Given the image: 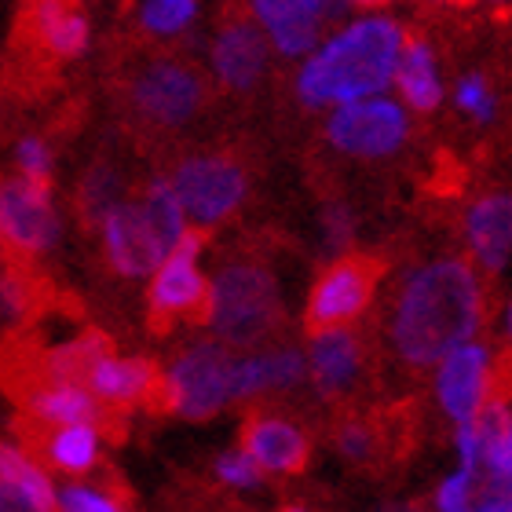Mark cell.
<instances>
[{
  "instance_id": "cell-25",
  "label": "cell",
  "mask_w": 512,
  "mask_h": 512,
  "mask_svg": "<svg viewBox=\"0 0 512 512\" xmlns=\"http://www.w3.org/2000/svg\"><path fill=\"white\" fill-rule=\"evenodd\" d=\"M110 352H114V348H110V341L103 337V333H85V337H77L74 344H66V348L48 355V363L44 366H48V377H52V381H81L85 384L88 370Z\"/></svg>"
},
{
  "instance_id": "cell-11",
  "label": "cell",
  "mask_w": 512,
  "mask_h": 512,
  "mask_svg": "<svg viewBox=\"0 0 512 512\" xmlns=\"http://www.w3.org/2000/svg\"><path fill=\"white\" fill-rule=\"evenodd\" d=\"M487 374H491V355L476 341H461L439 359V403L454 421H469L480 414L487 399Z\"/></svg>"
},
{
  "instance_id": "cell-37",
  "label": "cell",
  "mask_w": 512,
  "mask_h": 512,
  "mask_svg": "<svg viewBox=\"0 0 512 512\" xmlns=\"http://www.w3.org/2000/svg\"><path fill=\"white\" fill-rule=\"evenodd\" d=\"M322 11V19H341L344 8H348V0H315Z\"/></svg>"
},
{
  "instance_id": "cell-41",
  "label": "cell",
  "mask_w": 512,
  "mask_h": 512,
  "mask_svg": "<svg viewBox=\"0 0 512 512\" xmlns=\"http://www.w3.org/2000/svg\"><path fill=\"white\" fill-rule=\"evenodd\" d=\"M509 458H512V421H509Z\"/></svg>"
},
{
  "instance_id": "cell-9",
  "label": "cell",
  "mask_w": 512,
  "mask_h": 512,
  "mask_svg": "<svg viewBox=\"0 0 512 512\" xmlns=\"http://www.w3.org/2000/svg\"><path fill=\"white\" fill-rule=\"evenodd\" d=\"M0 235L26 253L52 249V242L59 238L52 187H37L22 176L0 183Z\"/></svg>"
},
{
  "instance_id": "cell-10",
  "label": "cell",
  "mask_w": 512,
  "mask_h": 512,
  "mask_svg": "<svg viewBox=\"0 0 512 512\" xmlns=\"http://www.w3.org/2000/svg\"><path fill=\"white\" fill-rule=\"evenodd\" d=\"M132 107L154 125H183L202 107V81L183 63H150L132 81Z\"/></svg>"
},
{
  "instance_id": "cell-16",
  "label": "cell",
  "mask_w": 512,
  "mask_h": 512,
  "mask_svg": "<svg viewBox=\"0 0 512 512\" xmlns=\"http://www.w3.org/2000/svg\"><path fill=\"white\" fill-rule=\"evenodd\" d=\"M267 63V41L264 33L249 22H231L216 33L213 44V70L227 88L246 92L256 85V77L264 74Z\"/></svg>"
},
{
  "instance_id": "cell-17",
  "label": "cell",
  "mask_w": 512,
  "mask_h": 512,
  "mask_svg": "<svg viewBox=\"0 0 512 512\" xmlns=\"http://www.w3.org/2000/svg\"><path fill=\"white\" fill-rule=\"evenodd\" d=\"M242 450L264 472H297L308 461L304 432L297 425L282 421V417H256V421H249Z\"/></svg>"
},
{
  "instance_id": "cell-34",
  "label": "cell",
  "mask_w": 512,
  "mask_h": 512,
  "mask_svg": "<svg viewBox=\"0 0 512 512\" xmlns=\"http://www.w3.org/2000/svg\"><path fill=\"white\" fill-rule=\"evenodd\" d=\"M472 509L480 512H512V472H491L476 483Z\"/></svg>"
},
{
  "instance_id": "cell-38",
  "label": "cell",
  "mask_w": 512,
  "mask_h": 512,
  "mask_svg": "<svg viewBox=\"0 0 512 512\" xmlns=\"http://www.w3.org/2000/svg\"><path fill=\"white\" fill-rule=\"evenodd\" d=\"M0 512H19V505H15V498H11V491L4 487V480H0Z\"/></svg>"
},
{
  "instance_id": "cell-29",
  "label": "cell",
  "mask_w": 512,
  "mask_h": 512,
  "mask_svg": "<svg viewBox=\"0 0 512 512\" xmlns=\"http://www.w3.org/2000/svg\"><path fill=\"white\" fill-rule=\"evenodd\" d=\"M55 509H66V512H118L125 509L118 494H107L99 491V487H85V483H74V487H66V491L55 494Z\"/></svg>"
},
{
  "instance_id": "cell-28",
  "label": "cell",
  "mask_w": 512,
  "mask_h": 512,
  "mask_svg": "<svg viewBox=\"0 0 512 512\" xmlns=\"http://www.w3.org/2000/svg\"><path fill=\"white\" fill-rule=\"evenodd\" d=\"M114 202H118V180H114L110 169L96 165L85 176V183H81V209H85L88 220H103Z\"/></svg>"
},
{
  "instance_id": "cell-27",
  "label": "cell",
  "mask_w": 512,
  "mask_h": 512,
  "mask_svg": "<svg viewBox=\"0 0 512 512\" xmlns=\"http://www.w3.org/2000/svg\"><path fill=\"white\" fill-rule=\"evenodd\" d=\"M198 15V0H147L143 4V30L169 37V33L187 30Z\"/></svg>"
},
{
  "instance_id": "cell-13",
  "label": "cell",
  "mask_w": 512,
  "mask_h": 512,
  "mask_svg": "<svg viewBox=\"0 0 512 512\" xmlns=\"http://www.w3.org/2000/svg\"><path fill=\"white\" fill-rule=\"evenodd\" d=\"M85 384L99 403H110V406L154 403V395H161L158 366L150 363V359H118L114 352L103 355L88 370Z\"/></svg>"
},
{
  "instance_id": "cell-31",
  "label": "cell",
  "mask_w": 512,
  "mask_h": 512,
  "mask_svg": "<svg viewBox=\"0 0 512 512\" xmlns=\"http://www.w3.org/2000/svg\"><path fill=\"white\" fill-rule=\"evenodd\" d=\"M260 476H264V469L249 458L246 450H231V454H224V458L216 461V480L227 483V487H235V491H253V487H260Z\"/></svg>"
},
{
  "instance_id": "cell-4",
  "label": "cell",
  "mask_w": 512,
  "mask_h": 512,
  "mask_svg": "<svg viewBox=\"0 0 512 512\" xmlns=\"http://www.w3.org/2000/svg\"><path fill=\"white\" fill-rule=\"evenodd\" d=\"M231 355L224 344H194L161 377V406L187 421H205L231 403Z\"/></svg>"
},
{
  "instance_id": "cell-15",
  "label": "cell",
  "mask_w": 512,
  "mask_h": 512,
  "mask_svg": "<svg viewBox=\"0 0 512 512\" xmlns=\"http://www.w3.org/2000/svg\"><path fill=\"white\" fill-rule=\"evenodd\" d=\"M30 33L52 59H77L88 48V15L77 0H33Z\"/></svg>"
},
{
  "instance_id": "cell-14",
  "label": "cell",
  "mask_w": 512,
  "mask_h": 512,
  "mask_svg": "<svg viewBox=\"0 0 512 512\" xmlns=\"http://www.w3.org/2000/svg\"><path fill=\"white\" fill-rule=\"evenodd\" d=\"M253 15L282 55H308L326 22L315 0H253Z\"/></svg>"
},
{
  "instance_id": "cell-1",
  "label": "cell",
  "mask_w": 512,
  "mask_h": 512,
  "mask_svg": "<svg viewBox=\"0 0 512 512\" xmlns=\"http://www.w3.org/2000/svg\"><path fill=\"white\" fill-rule=\"evenodd\" d=\"M480 282L465 260H436L406 278L395 304V348L417 366L439 363L480 330Z\"/></svg>"
},
{
  "instance_id": "cell-3",
  "label": "cell",
  "mask_w": 512,
  "mask_h": 512,
  "mask_svg": "<svg viewBox=\"0 0 512 512\" xmlns=\"http://www.w3.org/2000/svg\"><path fill=\"white\" fill-rule=\"evenodd\" d=\"M278 319V286L264 267L235 264L224 267L209 282L205 297V322L216 330V337L238 348L264 341Z\"/></svg>"
},
{
  "instance_id": "cell-21",
  "label": "cell",
  "mask_w": 512,
  "mask_h": 512,
  "mask_svg": "<svg viewBox=\"0 0 512 512\" xmlns=\"http://www.w3.org/2000/svg\"><path fill=\"white\" fill-rule=\"evenodd\" d=\"M30 410L41 425H96L103 410L99 399L81 381H52L30 395Z\"/></svg>"
},
{
  "instance_id": "cell-35",
  "label": "cell",
  "mask_w": 512,
  "mask_h": 512,
  "mask_svg": "<svg viewBox=\"0 0 512 512\" xmlns=\"http://www.w3.org/2000/svg\"><path fill=\"white\" fill-rule=\"evenodd\" d=\"M322 235H326V246L330 249H344L348 238H352V213L341 209V205L326 209V216H322Z\"/></svg>"
},
{
  "instance_id": "cell-33",
  "label": "cell",
  "mask_w": 512,
  "mask_h": 512,
  "mask_svg": "<svg viewBox=\"0 0 512 512\" xmlns=\"http://www.w3.org/2000/svg\"><path fill=\"white\" fill-rule=\"evenodd\" d=\"M15 161H19L22 180L37 183V187H52V150L44 147L41 139H22Z\"/></svg>"
},
{
  "instance_id": "cell-7",
  "label": "cell",
  "mask_w": 512,
  "mask_h": 512,
  "mask_svg": "<svg viewBox=\"0 0 512 512\" xmlns=\"http://www.w3.org/2000/svg\"><path fill=\"white\" fill-rule=\"evenodd\" d=\"M176 198L183 205V216L198 227H213L235 213L246 198V172L238 169L231 158H205L183 161L172 176Z\"/></svg>"
},
{
  "instance_id": "cell-6",
  "label": "cell",
  "mask_w": 512,
  "mask_h": 512,
  "mask_svg": "<svg viewBox=\"0 0 512 512\" xmlns=\"http://www.w3.org/2000/svg\"><path fill=\"white\" fill-rule=\"evenodd\" d=\"M406 132H410V118L395 99L363 96L337 103L326 125V136L337 150L355 154V158H384L392 150L403 147Z\"/></svg>"
},
{
  "instance_id": "cell-8",
  "label": "cell",
  "mask_w": 512,
  "mask_h": 512,
  "mask_svg": "<svg viewBox=\"0 0 512 512\" xmlns=\"http://www.w3.org/2000/svg\"><path fill=\"white\" fill-rule=\"evenodd\" d=\"M99 224H103L107 260L118 275L128 278L150 275L161 264V256L169 253L161 235L154 231V224H150L147 209L139 202H114Z\"/></svg>"
},
{
  "instance_id": "cell-36",
  "label": "cell",
  "mask_w": 512,
  "mask_h": 512,
  "mask_svg": "<svg viewBox=\"0 0 512 512\" xmlns=\"http://www.w3.org/2000/svg\"><path fill=\"white\" fill-rule=\"evenodd\" d=\"M337 443H341V454L352 461H363L370 458V450H374V436L366 432L363 425H348L341 428V436H337Z\"/></svg>"
},
{
  "instance_id": "cell-26",
  "label": "cell",
  "mask_w": 512,
  "mask_h": 512,
  "mask_svg": "<svg viewBox=\"0 0 512 512\" xmlns=\"http://www.w3.org/2000/svg\"><path fill=\"white\" fill-rule=\"evenodd\" d=\"M139 205L147 209L150 224H154V231L161 235L165 249L187 231V216H183V205H180V198H176V187H172V180H165V176L150 180L147 194H143V202Z\"/></svg>"
},
{
  "instance_id": "cell-39",
  "label": "cell",
  "mask_w": 512,
  "mask_h": 512,
  "mask_svg": "<svg viewBox=\"0 0 512 512\" xmlns=\"http://www.w3.org/2000/svg\"><path fill=\"white\" fill-rule=\"evenodd\" d=\"M348 4H363V8H377V4H388V0H348Z\"/></svg>"
},
{
  "instance_id": "cell-23",
  "label": "cell",
  "mask_w": 512,
  "mask_h": 512,
  "mask_svg": "<svg viewBox=\"0 0 512 512\" xmlns=\"http://www.w3.org/2000/svg\"><path fill=\"white\" fill-rule=\"evenodd\" d=\"M0 480L11 491L22 512H48L55 509V487L22 450L0 443Z\"/></svg>"
},
{
  "instance_id": "cell-5",
  "label": "cell",
  "mask_w": 512,
  "mask_h": 512,
  "mask_svg": "<svg viewBox=\"0 0 512 512\" xmlns=\"http://www.w3.org/2000/svg\"><path fill=\"white\" fill-rule=\"evenodd\" d=\"M198 256H202V231L187 227L154 267V282H150V330L154 333H169L172 322L180 319H205L209 282L198 267Z\"/></svg>"
},
{
  "instance_id": "cell-18",
  "label": "cell",
  "mask_w": 512,
  "mask_h": 512,
  "mask_svg": "<svg viewBox=\"0 0 512 512\" xmlns=\"http://www.w3.org/2000/svg\"><path fill=\"white\" fill-rule=\"evenodd\" d=\"M469 246L487 271H502L512 256V198L509 194H491L469 209L465 220Z\"/></svg>"
},
{
  "instance_id": "cell-19",
  "label": "cell",
  "mask_w": 512,
  "mask_h": 512,
  "mask_svg": "<svg viewBox=\"0 0 512 512\" xmlns=\"http://www.w3.org/2000/svg\"><path fill=\"white\" fill-rule=\"evenodd\" d=\"M311 366V381L322 395H337L344 392L348 384L359 374V344L348 330L341 326H326V330H315V341H311L308 352Z\"/></svg>"
},
{
  "instance_id": "cell-2",
  "label": "cell",
  "mask_w": 512,
  "mask_h": 512,
  "mask_svg": "<svg viewBox=\"0 0 512 512\" xmlns=\"http://www.w3.org/2000/svg\"><path fill=\"white\" fill-rule=\"evenodd\" d=\"M403 52V33L392 19H359L333 33L297 77V92L308 107H337L348 99L377 96L392 85Z\"/></svg>"
},
{
  "instance_id": "cell-22",
  "label": "cell",
  "mask_w": 512,
  "mask_h": 512,
  "mask_svg": "<svg viewBox=\"0 0 512 512\" xmlns=\"http://www.w3.org/2000/svg\"><path fill=\"white\" fill-rule=\"evenodd\" d=\"M392 81L410 110H436L439 99H443V81H439L436 55L421 41L403 44Z\"/></svg>"
},
{
  "instance_id": "cell-12",
  "label": "cell",
  "mask_w": 512,
  "mask_h": 512,
  "mask_svg": "<svg viewBox=\"0 0 512 512\" xmlns=\"http://www.w3.org/2000/svg\"><path fill=\"white\" fill-rule=\"evenodd\" d=\"M374 289V275L359 260H341L319 278V286L311 289L308 300V326L326 330V326H344L366 308Z\"/></svg>"
},
{
  "instance_id": "cell-20",
  "label": "cell",
  "mask_w": 512,
  "mask_h": 512,
  "mask_svg": "<svg viewBox=\"0 0 512 512\" xmlns=\"http://www.w3.org/2000/svg\"><path fill=\"white\" fill-rule=\"evenodd\" d=\"M308 359L300 352H264L235 359L231 363V399H249V395L271 392V388H293L304 377Z\"/></svg>"
},
{
  "instance_id": "cell-32",
  "label": "cell",
  "mask_w": 512,
  "mask_h": 512,
  "mask_svg": "<svg viewBox=\"0 0 512 512\" xmlns=\"http://www.w3.org/2000/svg\"><path fill=\"white\" fill-rule=\"evenodd\" d=\"M476 472L469 469H458L454 476H447V480L439 483L436 491V509L439 512H465L472 509V498H476Z\"/></svg>"
},
{
  "instance_id": "cell-42",
  "label": "cell",
  "mask_w": 512,
  "mask_h": 512,
  "mask_svg": "<svg viewBox=\"0 0 512 512\" xmlns=\"http://www.w3.org/2000/svg\"><path fill=\"white\" fill-rule=\"evenodd\" d=\"M487 4H505V0H487Z\"/></svg>"
},
{
  "instance_id": "cell-40",
  "label": "cell",
  "mask_w": 512,
  "mask_h": 512,
  "mask_svg": "<svg viewBox=\"0 0 512 512\" xmlns=\"http://www.w3.org/2000/svg\"><path fill=\"white\" fill-rule=\"evenodd\" d=\"M505 326H509V337H512V308H509V319H505Z\"/></svg>"
},
{
  "instance_id": "cell-30",
  "label": "cell",
  "mask_w": 512,
  "mask_h": 512,
  "mask_svg": "<svg viewBox=\"0 0 512 512\" xmlns=\"http://www.w3.org/2000/svg\"><path fill=\"white\" fill-rule=\"evenodd\" d=\"M454 99H458V107L465 114H472L476 121H491L494 110H498V99H494L491 85L483 81L480 74H465L454 88Z\"/></svg>"
},
{
  "instance_id": "cell-24",
  "label": "cell",
  "mask_w": 512,
  "mask_h": 512,
  "mask_svg": "<svg viewBox=\"0 0 512 512\" xmlns=\"http://www.w3.org/2000/svg\"><path fill=\"white\" fill-rule=\"evenodd\" d=\"M44 454L55 469L63 472H92L99 461V432L96 425H55L52 436L44 439Z\"/></svg>"
}]
</instances>
